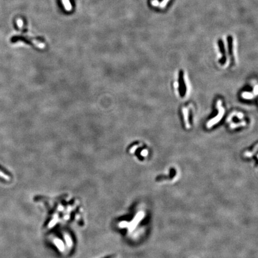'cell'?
Returning <instances> with one entry per match:
<instances>
[{
	"mask_svg": "<svg viewBox=\"0 0 258 258\" xmlns=\"http://www.w3.org/2000/svg\"><path fill=\"white\" fill-rule=\"evenodd\" d=\"M63 1V3L64 4V7H65L66 10L67 11H71V8H72V7H71V3L69 0H62Z\"/></svg>",
	"mask_w": 258,
	"mask_h": 258,
	"instance_id": "2",
	"label": "cell"
},
{
	"mask_svg": "<svg viewBox=\"0 0 258 258\" xmlns=\"http://www.w3.org/2000/svg\"><path fill=\"white\" fill-rule=\"evenodd\" d=\"M17 24H18V26H19L20 28H22L23 22H22V21H21V19H19V20H18V21H17Z\"/></svg>",
	"mask_w": 258,
	"mask_h": 258,
	"instance_id": "4",
	"label": "cell"
},
{
	"mask_svg": "<svg viewBox=\"0 0 258 258\" xmlns=\"http://www.w3.org/2000/svg\"><path fill=\"white\" fill-rule=\"evenodd\" d=\"M0 176H1V177H2V178H3L4 179H7L8 178V177H6L7 176L6 175V174L4 175V173L2 172L1 170H0Z\"/></svg>",
	"mask_w": 258,
	"mask_h": 258,
	"instance_id": "3",
	"label": "cell"
},
{
	"mask_svg": "<svg viewBox=\"0 0 258 258\" xmlns=\"http://www.w3.org/2000/svg\"><path fill=\"white\" fill-rule=\"evenodd\" d=\"M179 93L181 97H183L186 93V86L185 84L183 72H181L179 76Z\"/></svg>",
	"mask_w": 258,
	"mask_h": 258,
	"instance_id": "1",
	"label": "cell"
}]
</instances>
